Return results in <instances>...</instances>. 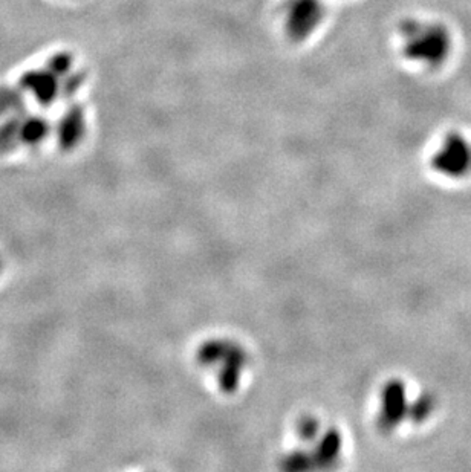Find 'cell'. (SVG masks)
<instances>
[{"instance_id": "8992f818", "label": "cell", "mask_w": 471, "mask_h": 472, "mask_svg": "<svg viewBox=\"0 0 471 472\" xmlns=\"http://www.w3.org/2000/svg\"><path fill=\"white\" fill-rule=\"evenodd\" d=\"M20 125L19 121H10L0 127V151L11 150L17 142L22 141Z\"/></svg>"}, {"instance_id": "5b68a950", "label": "cell", "mask_w": 471, "mask_h": 472, "mask_svg": "<svg viewBox=\"0 0 471 472\" xmlns=\"http://www.w3.org/2000/svg\"><path fill=\"white\" fill-rule=\"evenodd\" d=\"M48 124L39 118H31V120L25 121L20 125V138L27 144H37L41 139L46 138L48 134Z\"/></svg>"}, {"instance_id": "6da1fadb", "label": "cell", "mask_w": 471, "mask_h": 472, "mask_svg": "<svg viewBox=\"0 0 471 472\" xmlns=\"http://www.w3.org/2000/svg\"><path fill=\"white\" fill-rule=\"evenodd\" d=\"M400 36L402 40V53L411 62L437 64L447 55V32L437 25L406 20L401 23Z\"/></svg>"}, {"instance_id": "7a4b0ae2", "label": "cell", "mask_w": 471, "mask_h": 472, "mask_svg": "<svg viewBox=\"0 0 471 472\" xmlns=\"http://www.w3.org/2000/svg\"><path fill=\"white\" fill-rule=\"evenodd\" d=\"M323 0H286L285 31L294 41H303L313 36L325 20Z\"/></svg>"}, {"instance_id": "3957f363", "label": "cell", "mask_w": 471, "mask_h": 472, "mask_svg": "<svg viewBox=\"0 0 471 472\" xmlns=\"http://www.w3.org/2000/svg\"><path fill=\"white\" fill-rule=\"evenodd\" d=\"M84 132V123L80 111H71L67 113L58 127V139L64 148L74 147Z\"/></svg>"}, {"instance_id": "277c9868", "label": "cell", "mask_w": 471, "mask_h": 472, "mask_svg": "<svg viewBox=\"0 0 471 472\" xmlns=\"http://www.w3.org/2000/svg\"><path fill=\"white\" fill-rule=\"evenodd\" d=\"M23 84L28 89L36 92L37 98L40 101H43V103H49V101L55 97L57 84H55V80L50 77L49 74H45V72L28 74L27 77L23 78Z\"/></svg>"}]
</instances>
